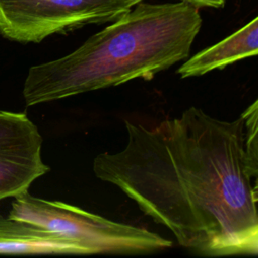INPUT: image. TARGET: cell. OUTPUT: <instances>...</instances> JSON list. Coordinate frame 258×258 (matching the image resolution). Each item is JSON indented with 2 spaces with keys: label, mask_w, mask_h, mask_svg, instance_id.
Returning <instances> with one entry per match:
<instances>
[{
  "label": "cell",
  "mask_w": 258,
  "mask_h": 258,
  "mask_svg": "<svg viewBox=\"0 0 258 258\" xmlns=\"http://www.w3.org/2000/svg\"><path fill=\"white\" fill-rule=\"evenodd\" d=\"M125 127V147L94 158L99 179L196 254L257 255V177L245 155L242 115L225 121L191 106L152 128Z\"/></svg>",
  "instance_id": "obj_1"
},
{
  "label": "cell",
  "mask_w": 258,
  "mask_h": 258,
  "mask_svg": "<svg viewBox=\"0 0 258 258\" xmlns=\"http://www.w3.org/2000/svg\"><path fill=\"white\" fill-rule=\"evenodd\" d=\"M185 2L143 3L110 22L71 53L28 70L26 106L143 79L188 57L203 19Z\"/></svg>",
  "instance_id": "obj_2"
},
{
  "label": "cell",
  "mask_w": 258,
  "mask_h": 258,
  "mask_svg": "<svg viewBox=\"0 0 258 258\" xmlns=\"http://www.w3.org/2000/svg\"><path fill=\"white\" fill-rule=\"evenodd\" d=\"M8 217L68 236L92 254H146L170 248L172 242L144 228L108 220L60 201L25 192L14 198Z\"/></svg>",
  "instance_id": "obj_3"
},
{
  "label": "cell",
  "mask_w": 258,
  "mask_h": 258,
  "mask_svg": "<svg viewBox=\"0 0 258 258\" xmlns=\"http://www.w3.org/2000/svg\"><path fill=\"white\" fill-rule=\"evenodd\" d=\"M139 0H0V34L10 40L40 42L92 24L110 23Z\"/></svg>",
  "instance_id": "obj_4"
},
{
  "label": "cell",
  "mask_w": 258,
  "mask_h": 258,
  "mask_svg": "<svg viewBox=\"0 0 258 258\" xmlns=\"http://www.w3.org/2000/svg\"><path fill=\"white\" fill-rule=\"evenodd\" d=\"M42 137L24 113L0 111V200L28 191L49 171L41 158Z\"/></svg>",
  "instance_id": "obj_5"
},
{
  "label": "cell",
  "mask_w": 258,
  "mask_h": 258,
  "mask_svg": "<svg viewBox=\"0 0 258 258\" xmlns=\"http://www.w3.org/2000/svg\"><path fill=\"white\" fill-rule=\"evenodd\" d=\"M0 254L90 255L82 243L33 223L0 216Z\"/></svg>",
  "instance_id": "obj_6"
},
{
  "label": "cell",
  "mask_w": 258,
  "mask_h": 258,
  "mask_svg": "<svg viewBox=\"0 0 258 258\" xmlns=\"http://www.w3.org/2000/svg\"><path fill=\"white\" fill-rule=\"evenodd\" d=\"M257 53L258 18L254 17L234 33L189 57L178 68L177 73L181 78L202 76Z\"/></svg>",
  "instance_id": "obj_7"
},
{
  "label": "cell",
  "mask_w": 258,
  "mask_h": 258,
  "mask_svg": "<svg viewBox=\"0 0 258 258\" xmlns=\"http://www.w3.org/2000/svg\"><path fill=\"white\" fill-rule=\"evenodd\" d=\"M245 126V155L248 166L256 177L258 176V140H257V116L258 102L255 101L243 113Z\"/></svg>",
  "instance_id": "obj_8"
},
{
  "label": "cell",
  "mask_w": 258,
  "mask_h": 258,
  "mask_svg": "<svg viewBox=\"0 0 258 258\" xmlns=\"http://www.w3.org/2000/svg\"><path fill=\"white\" fill-rule=\"evenodd\" d=\"M139 1H143V0H139Z\"/></svg>",
  "instance_id": "obj_9"
}]
</instances>
